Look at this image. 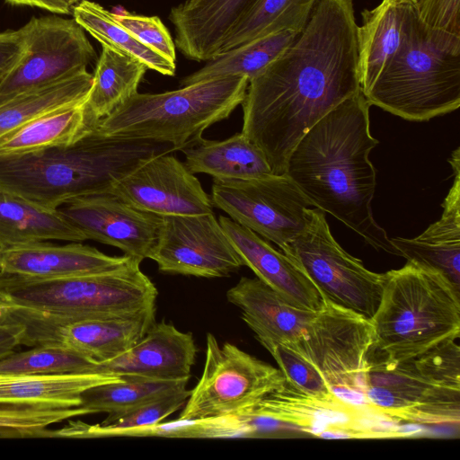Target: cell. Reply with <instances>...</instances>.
<instances>
[{
    "instance_id": "6da1fadb",
    "label": "cell",
    "mask_w": 460,
    "mask_h": 460,
    "mask_svg": "<svg viewBox=\"0 0 460 460\" xmlns=\"http://www.w3.org/2000/svg\"><path fill=\"white\" fill-rule=\"evenodd\" d=\"M353 0H316L286 49L249 81L242 133L285 174L299 140L329 111L361 91Z\"/></svg>"
},
{
    "instance_id": "7a4b0ae2",
    "label": "cell",
    "mask_w": 460,
    "mask_h": 460,
    "mask_svg": "<svg viewBox=\"0 0 460 460\" xmlns=\"http://www.w3.org/2000/svg\"><path fill=\"white\" fill-rule=\"evenodd\" d=\"M370 106L361 90L329 111L292 150L286 174L314 208L376 250L400 256L371 208L376 170L368 156L378 140L370 132Z\"/></svg>"
},
{
    "instance_id": "3957f363",
    "label": "cell",
    "mask_w": 460,
    "mask_h": 460,
    "mask_svg": "<svg viewBox=\"0 0 460 460\" xmlns=\"http://www.w3.org/2000/svg\"><path fill=\"white\" fill-rule=\"evenodd\" d=\"M173 151L168 143L108 137L93 128L69 145L0 155V190L58 209L75 198L110 192L145 159Z\"/></svg>"
},
{
    "instance_id": "277c9868",
    "label": "cell",
    "mask_w": 460,
    "mask_h": 460,
    "mask_svg": "<svg viewBox=\"0 0 460 460\" xmlns=\"http://www.w3.org/2000/svg\"><path fill=\"white\" fill-rule=\"evenodd\" d=\"M364 95L370 105L410 121L457 110L460 36L428 26L410 4L401 46Z\"/></svg>"
},
{
    "instance_id": "5b68a950",
    "label": "cell",
    "mask_w": 460,
    "mask_h": 460,
    "mask_svg": "<svg viewBox=\"0 0 460 460\" xmlns=\"http://www.w3.org/2000/svg\"><path fill=\"white\" fill-rule=\"evenodd\" d=\"M371 323L369 357L393 362L417 357L459 338L460 290L438 271L407 261L384 273Z\"/></svg>"
},
{
    "instance_id": "8992f818",
    "label": "cell",
    "mask_w": 460,
    "mask_h": 460,
    "mask_svg": "<svg viewBox=\"0 0 460 460\" xmlns=\"http://www.w3.org/2000/svg\"><path fill=\"white\" fill-rule=\"evenodd\" d=\"M248 84L247 77L236 75L161 93H137L94 128L103 137L168 143L181 150L227 119L242 104Z\"/></svg>"
},
{
    "instance_id": "52a82bcc",
    "label": "cell",
    "mask_w": 460,
    "mask_h": 460,
    "mask_svg": "<svg viewBox=\"0 0 460 460\" xmlns=\"http://www.w3.org/2000/svg\"><path fill=\"white\" fill-rule=\"evenodd\" d=\"M370 407L399 422L460 423V348L447 341L417 357L388 361L367 357Z\"/></svg>"
},
{
    "instance_id": "ba28073f",
    "label": "cell",
    "mask_w": 460,
    "mask_h": 460,
    "mask_svg": "<svg viewBox=\"0 0 460 460\" xmlns=\"http://www.w3.org/2000/svg\"><path fill=\"white\" fill-rule=\"evenodd\" d=\"M139 261L114 271L34 278L0 271V307H18L71 318H106L155 306L157 289Z\"/></svg>"
},
{
    "instance_id": "9c48e42d",
    "label": "cell",
    "mask_w": 460,
    "mask_h": 460,
    "mask_svg": "<svg viewBox=\"0 0 460 460\" xmlns=\"http://www.w3.org/2000/svg\"><path fill=\"white\" fill-rule=\"evenodd\" d=\"M374 340L370 319L323 299L292 348L320 372L333 394L372 409L366 396V376Z\"/></svg>"
},
{
    "instance_id": "30bf717a",
    "label": "cell",
    "mask_w": 460,
    "mask_h": 460,
    "mask_svg": "<svg viewBox=\"0 0 460 460\" xmlns=\"http://www.w3.org/2000/svg\"><path fill=\"white\" fill-rule=\"evenodd\" d=\"M306 226L282 251L314 283L323 299L367 319L381 301L384 273L367 270L333 238L325 212L305 209Z\"/></svg>"
},
{
    "instance_id": "8fae6325",
    "label": "cell",
    "mask_w": 460,
    "mask_h": 460,
    "mask_svg": "<svg viewBox=\"0 0 460 460\" xmlns=\"http://www.w3.org/2000/svg\"><path fill=\"white\" fill-rule=\"evenodd\" d=\"M285 379L279 368L233 343L219 344L212 333H208L202 375L177 420H202L242 411Z\"/></svg>"
},
{
    "instance_id": "7c38bea8",
    "label": "cell",
    "mask_w": 460,
    "mask_h": 460,
    "mask_svg": "<svg viewBox=\"0 0 460 460\" xmlns=\"http://www.w3.org/2000/svg\"><path fill=\"white\" fill-rule=\"evenodd\" d=\"M2 317L24 327L21 345L52 346L95 363L111 360L139 341L155 323V305L106 318H71L18 307H0Z\"/></svg>"
},
{
    "instance_id": "4fadbf2b",
    "label": "cell",
    "mask_w": 460,
    "mask_h": 460,
    "mask_svg": "<svg viewBox=\"0 0 460 460\" xmlns=\"http://www.w3.org/2000/svg\"><path fill=\"white\" fill-rule=\"evenodd\" d=\"M213 206L283 251L306 226L311 200L285 174L250 180H213Z\"/></svg>"
},
{
    "instance_id": "5bb4252c",
    "label": "cell",
    "mask_w": 460,
    "mask_h": 460,
    "mask_svg": "<svg viewBox=\"0 0 460 460\" xmlns=\"http://www.w3.org/2000/svg\"><path fill=\"white\" fill-rule=\"evenodd\" d=\"M20 31L24 51L0 81V96H12L86 70L96 57L84 30L74 19L32 17Z\"/></svg>"
},
{
    "instance_id": "9a60e30c",
    "label": "cell",
    "mask_w": 460,
    "mask_h": 460,
    "mask_svg": "<svg viewBox=\"0 0 460 460\" xmlns=\"http://www.w3.org/2000/svg\"><path fill=\"white\" fill-rule=\"evenodd\" d=\"M151 260L161 272L202 278L226 277L244 266L213 212L163 216Z\"/></svg>"
},
{
    "instance_id": "2e32d148",
    "label": "cell",
    "mask_w": 460,
    "mask_h": 460,
    "mask_svg": "<svg viewBox=\"0 0 460 460\" xmlns=\"http://www.w3.org/2000/svg\"><path fill=\"white\" fill-rule=\"evenodd\" d=\"M110 193L158 216L213 212L200 181L171 153L150 156L119 179Z\"/></svg>"
},
{
    "instance_id": "e0dca14e",
    "label": "cell",
    "mask_w": 460,
    "mask_h": 460,
    "mask_svg": "<svg viewBox=\"0 0 460 460\" xmlns=\"http://www.w3.org/2000/svg\"><path fill=\"white\" fill-rule=\"evenodd\" d=\"M63 205L58 211L86 240L117 247L140 261L151 259L161 216L134 208L110 192L75 198Z\"/></svg>"
},
{
    "instance_id": "ac0fdd59",
    "label": "cell",
    "mask_w": 460,
    "mask_h": 460,
    "mask_svg": "<svg viewBox=\"0 0 460 460\" xmlns=\"http://www.w3.org/2000/svg\"><path fill=\"white\" fill-rule=\"evenodd\" d=\"M196 354L192 333L163 320L155 323L126 352L93 365L88 373L116 375L128 380H189Z\"/></svg>"
},
{
    "instance_id": "d6986e66",
    "label": "cell",
    "mask_w": 460,
    "mask_h": 460,
    "mask_svg": "<svg viewBox=\"0 0 460 460\" xmlns=\"http://www.w3.org/2000/svg\"><path fill=\"white\" fill-rule=\"evenodd\" d=\"M243 265L291 305L318 311L323 305L320 292L304 271L284 252L230 217L218 219Z\"/></svg>"
},
{
    "instance_id": "ffe728a7",
    "label": "cell",
    "mask_w": 460,
    "mask_h": 460,
    "mask_svg": "<svg viewBox=\"0 0 460 460\" xmlns=\"http://www.w3.org/2000/svg\"><path fill=\"white\" fill-rule=\"evenodd\" d=\"M140 261L110 256L78 242L58 245L45 242L0 249V271L52 279L101 274Z\"/></svg>"
},
{
    "instance_id": "44dd1931",
    "label": "cell",
    "mask_w": 460,
    "mask_h": 460,
    "mask_svg": "<svg viewBox=\"0 0 460 460\" xmlns=\"http://www.w3.org/2000/svg\"><path fill=\"white\" fill-rule=\"evenodd\" d=\"M226 298L242 311L261 344L296 345L316 312L291 305L257 277H242L226 291Z\"/></svg>"
},
{
    "instance_id": "7402d4cb",
    "label": "cell",
    "mask_w": 460,
    "mask_h": 460,
    "mask_svg": "<svg viewBox=\"0 0 460 460\" xmlns=\"http://www.w3.org/2000/svg\"><path fill=\"white\" fill-rule=\"evenodd\" d=\"M449 163L454 182L442 208L440 219L414 238H391L400 256L438 271L460 290V154L457 147Z\"/></svg>"
},
{
    "instance_id": "603a6c76",
    "label": "cell",
    "mask_w": 460,
    "mask_h": 460,
    "mask_svg": "<svg viewBox=\"0 0 460 460\" xmlns=\"http://www.w3.org/2000/svg\"><path fill=\"white\" fill-rule=\"evenodd\" d=\"M257 0H187L171 9L174 44L187 58L208 61Z\"/></svg>"
},
{
    "instance_id": "cb8c5ba5",
    "label": "cell",
    "mask_w": 460,
    "mask_h": 460,
    "mask_svg": "<svg viewBox=\"0 0 460 460\" xmlns=\"http://www.w3.org/2000/svg\"><path fill=\"white\" fill-rule=\"evenodd\" d=\"M411 3L382 0L371 10L362 11L358 26L359 82L365 93L401 46L408 6Z\"/></svg>"
},
{
    "instance_id": "d4e9b609",
    "label": "cell",
    "mask_w": 460,
    "mask_h": 460,
    "mask_svg": "<svg viewBox=\"0 0 460 460\" xmlns=\"http://www.w3.org/2000/svg\"><path fill=\"white\" fill-rule=\"evenodd\" d=\"M123 380L102 373L0 374V404L77 407L85 390Z\"/></svg>"
},
{
    "instance_id": "484cf974",
    "label": "cell",
    "mask_w": 460,
    "mask_h": 460,
    "mask_svg": "<svg viewBox=\"0 0 460 460\" xmlns=\"http://www.w3.org/2000/svg\"><path fill=\"white\" fill-rule=\"evenodd\" d=\"M48 240L85 241L58 209L36 205L0 190V249Z\"/></svg>"
},
{
    "instance_id": "4316f807",
    "label": "cell",
    "mask_w": 460,
    "mask_h": 460,
    "mask_svg": "<svg viewBox=\"0 0 460 460\" xmlns=\"http://www.w3.org/2000/svg\"><path fill=\"white\" fill-rule=\"evenodd\" d=\"M181 151L191 173H206L213 180H250L272 174L263 153L242 132L224 140L201 138Z\"/></svg>"
},
{
    "instance_id": "83f0119b",
    "label": "cell",
    "mask_w": 460,
    "mask_h": 460,
    "mask_svg": "<svg viewBox=\"0 0 460 460\" xmlns=\"http://www.w3.org/2000/svg\"><path fill=\"white\" fill-rule=\"evenodd\" d=\"M147 67L136 58L102 46L93 75V84L84 102L92 128L130 99Z\"/></svg>"
},
{
    "instance_id": "f1b7e54d",
    "label": "cell",
    "mask_w": 460,
    "mask_h": 460,
    "mask_svg": "<svg viewBox=\"0 0 460 460\" xmlns=\"http://www.w3.org/2000/svg\"><path fill=\"white\" fill-rule=\"evenodd\" d=\"M92 84L93 75L84 70L9 96L0 103V137L42 114L84 102Z\"/></svg>"
},
{
    "instance_id": "f546056e",
    "label": "cell",
    "mask_w": 460,
    "mask_h": 460,
    "mask_svg": "<svg viewBox=\"0 0 460 460\" xmlns=\"http://www.w3.org/2000/svg\"><path fill=\"white\" fill-rule=\"evenodd\" d=\"M84 102L64 106L0 137V155L17 154L75 143L92 131Z\"/></svg>"
},
{
    "instance_id": "4dcf8cb0",
    "label": "cell",
    "mask_w": 460,
    "mask_h": 460,
    "mask_svg": "<svg viewBox=\"0 0 460 460\" xmlns=\"http://www.w3.org/2000/svg\"><path fill=\"white\" fill-rule=\"evenodd\" d=\"M282 30L220 53L181 79L182 86L226 76H245L252 80L275 60L299 32Z\"/></svg>"
},
{
    "instance_id": "1f68e13d",
    "label": "cell",
    "mask_w": 460,
    "mask_h": 460,
    "mask_svg": "<svg viewBox=\"0 0 460 460\" xmlns=\"http://www.w3.org/2000/svg\"><path fill=\"white\" fill-rule=\"evenodd\" d=\"M72 14L73 19L102 46L137 59L147 69L168 76L175 75L176 63L142 43L98 3L82 0L75 5Z\"/></svg>"
},
{
    "instance_id": "d6a6232c",
    "label": "cell",
    "mask_w": 460,
    "mask_h": 460,
    "mask_svg": "<svg viewBox=\"0 0 460 460\" xmlns=\"http://www.w3.org/2000/svg\"><path fill=\"white\" fill-rule=\"evenodd\" d=\"M316 0H257L226 35L219 53L282 30L301 31Z\"/></svg>"
},
{
    "instance_id": "836d02e7",
    "label": "cell",
    "mask_w": 460,
    "mask_h": 460,
    "mask_svg": "<svg viewBox=\"0 0 460 460\" xmlns=\"http://www.w3.org/2000/svg\"><path fill=\"white\" fill-rule=\"evenodd\" d=\"M188 380H128L91 387L81 394L80 406L89 414L105 412L101 423L109 424L120 415L150 401L186 388Z\"/></svg>"
},
{
    "instance_id": "e575fe53",
    "label": "cell",
    "mask_w": 460,
    "mask_h": 460,
    "mask_svg": "<svg viewBox=\"0 0 460 460\" xmlns=\"http://www.w3.org/2000/svg\"><path fill=\"white\" fill-rule=\"evenodd\" d=\"M87 414L81 406L0 404V438H54L49 425Z\"/></svg>"
},
{
    "instance_id": "d590c367",
    "label": "cell",
    "mask_w": 460,
    "mask_h": 460,
    "mask_svg": "<svg viewBox=\"0 0 460 460\" xmlns=\"http://www.w3.org/2000/svg\"><path fill=\"white\" fill-rule=\"evenodd\" d=\"M96 364L88 358L58 347L37 346L0 359V374L88 373Z\"/></svg>"
},
{
    "instance_id": "8d00e7d4",
    "label": "cell",
    "mask_w": 460,
    "mask_h": 460,
    "mask_svg": "<svg viewBox=\"0 0 460 460\" xmlns=\"http://www.w3.org/2000/svg\"><path fill=\"white\" fill-rule=\"evenodd\" d=\"M285 378L297 388L315 395L332 394L320 372L297 350L290 346L264 342Z\"/></svg>"
},
{
    "instance_id": "74e56055",
    "label": "cell",
    "mask_w": 460,
    "mask_h": 460,
    "mask_svg": "<svg viewBox=\"0 0 460 460\" xmlns=\"http://www.w3.org/2000/svg\"><path fill=\"white\" fill-rule=\"evenodd\" d=\"M111 13L121 26L142 43L176 63L174 41L159 17L134 14L128 12Z\"/></svg>"
},
{
    "instance_id": "f35d334b",
    "label": "cell",
    "mask_w": 460,
    "mask_h": 460,
    "mask_svg": "<svg viewBox=\"0 0 460 460\" xmlns=\"http://www.w3.org/2000/svg\"><path fill=\"white\" fill-rule=\"evenodd\" d=\"M413 5L428 26L460 36V0H417Z\"/></svg>"
},
{
    "instance_id": "ab89813d",
    "label": "cell",
    "mask_w": 460,
    "mask_h": 460,
    "mask_svg": "<svg viewBox=\"0 0 460 460\" xmlns=\"http://www.w3.org/2000/svg\"><path fill=\"white\" fill-rule=\"evenodd\" d=\"M24 44L20 29L0 32V81L22 58Z\"/></svg>"
},
{
    "instance_id": "60d3db41",
    "label": "cell",
    "mask_w": 460,
    "mask_h": 460,
    "mask_svg": "<svg viewBox=\"0 0 460 460\" xmlns=\"http://www.w3.org/2000/svg\"><path fill=\"white\" fill-rule=\"evenodd\" d=\"M24 327L16 322L2 318L0 321V359L14 352L21 345Z\"/></svg>"
},
{
    "instance_id": "b9f144b4",
    "label": "cell",
    "mask_w": 460,
    "mask_h": 460,
    "mask_svg": "<svg viewBox=\"0 0 460 460\" xmlns=\"http://www.w3.org/2000/svg\"><path fill=\"white\" fill-rule=\"evenodd\" d=\"M11 5L31 6L49 11L55 14L71 13L75 5L82 0H4Z\"/></svg>"
},
{
    "instance_id": "7bdbcfd3",
    "label": "cell",
    "mask_w": 460,
    "mask_h": 460,
    "mask_svg": "<svg viewBox=\"0 0 460 460\" xmlns=\"http://www.w3.org/2000/svg\"><path fill=\"white\" fill-rule=\"evenodd\" d=\"M399 1L414 4L417 0H399Z\"/></svg>"
},
{
    "instance_id": "ee69618b",
    "label": "cell",
    "mask_w": 460,
    "mask_h": 460,
    "mask_svg": "<svg viewBox=\"0 0 460 460\" xmlns=\"http://www.w3.org/2000/svg\"><path fill=\"white\" fill-rule=\"evenodd\" d=\"M8 97L0 96V103H2L4 101H5Z\"/></svg>"
}]
</instances>
